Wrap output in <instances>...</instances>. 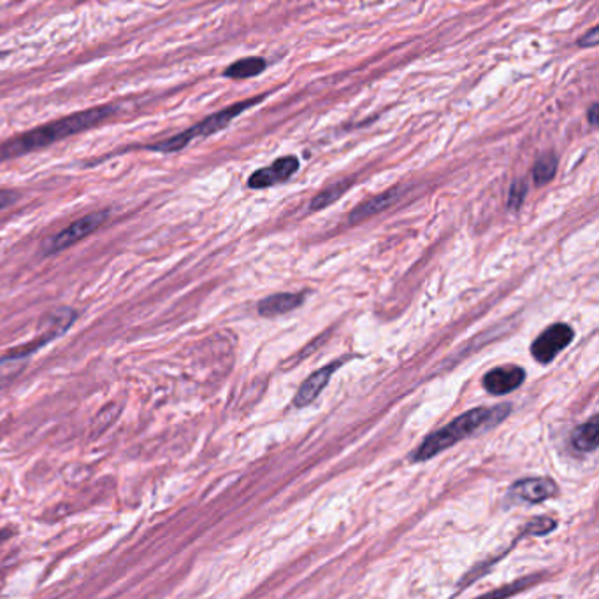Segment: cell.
I'll return each instance as SVG.
<instances>
[{"mask_svg":"<svg viewBox=\"0 0 599 599\" xmlns=\"http://www.w3.org/2000/svg\"><path fill=\"white\" fill-rule=\"evenodd\" d=\"M51 319L53 321H51L50 328L45 332V335L37 336V338H34L32 342H28L25 345H22V347L7 353L0 361L25 358V356H30L32 353L39 351L43 345L50 344L53 338H56V336H60L69 330V326L76 321V312L71 311V309H60V311H56L51 315Z\"/></svg>","mask_w":599,"mask_h":599,"instance_id":"8992f818","label":"cell"},{"mask_svg":"<svg viewBox=\"0 0 599 599\" xmlns=\"http://www.w3.org/2000/svg\"><path fill=\"white\" fill-rule=\"evenodd\" d=\"M599 424L598 417L594 415L589 423L576 428L572 438L574 449L580 453H593L598 449Z\"/></svg>","mask_w":599,"mask_h":599,"instance_id":"4fadbf2b","label":"cell"},{"mask_svg":"<svg viewBox=\"0 0 599 599\" xmlns=\"http://www.w3.org/2000/svg\"><path fill=\"white\" fill-rule=\"evenodd\" d=\"M259 100H260V96H259V98H253V100L241 102V104H236V105L228 107V109H224V111H220V113H217V115H213V116H209V118H206L204 121H200L199 125L192 126L190 130H187V132H183V134H179V135H176V137H171V139H168V141H164V143L150 145L148 149H151V151H158V153H176V151L187 147V145H190L194 139L208 137V135H211V134L220 132V130L225 128V126H227L230 121L234 120L238 115H241L245 109H249L251 105H255Z\"/></svg>","mask_w":599,"mask_h":599,"instance_id":"3957f363","label":"cell"},{"mask_svg":"<svg viewBox=\"0 0 599 599\" xmlns=\"http://www.w3.org/2000/svg\"><path fill=\"white\" fill-rule=\"evenodd\" d=\"M302 302H304V295L300 293H278L264 298L257 305V311L264 317H275L287 312L296 311L302 305Z\"/></svg>","mask_w":599,"mask_h":599,"instance_id":"8fae6325","label":"cell"},{"mask_svg":"<svg viewBox=\"0 0 599 599\" xmlns=\"http://www.w3.org/2000/svg\"><path fill=\"white\" fill-rule=\"evenodd\" d=\"M18 200V193L13 190H0V209L13 205Z\"/></svg>","mask_w":599,"mask_h":599,"instance_id":"ffe728a7","label":"cell"},{"mask_svg":"<svg viewBox=\"0 0 599 599\" xmlns=\"http://www.w3.org/2000/svg\"><path fill=\"white\" fill-rule=\"evenodd\" d=\"M589 121H591V125H596V123H598V105H593V107H591Z\"/></svg>","mask_w":599,"mask_h":599,"instance_id":"7402d4cb","label":"cell"},{"mask_svg":"<svg viewBox=\"0 0 599 599\" xmlns=\"http://www.w3.org/2000/svg\"><path fill=\"white\" fill-rule=\"evenodd\" d=\"M111 113H113L111 107H97V109L83 111L73 116L62 118V120L53 121V123L39 126L36 130H30L5 145H0V162L11 160L15 156H22L30 151L41 149V147H48L56 141H62L69 135L79 134L86 128H92V126L99 125L100 121L106 120Z\"/></svg>","mask_w":599,"mask_h":599,"instance_id":"6da1fadb","label":"cell"},{"mask_svg":"<svg viewBox=\"0 0 599 599\" xmlns=\"http://www.w3.org/2000/svg\"><path fill=\"white\" fill-rule=\"evenodd\" d=\"M350 181H340L332 186H329L327 190L317 195L313 200H311V211H320V209H325L329 207L330 204H334L336 200H340L345 193L349 192Z\"/></svg>","mask_w":599,"mask_h":599,"instance_id":"9a60e30c","label":"cell"},{"mask_svg":"<svg viewBox=\"0 0 599 599\" xmlns=\"http://www.w3.org/2000/svg\"><path fill=\"white\" fill-rule=\"evenodd\" d=\"M574 338V332L572 326H568L564 323L552 324L533 342L531 353H533L534 360L540 361V363H550V361L555 360V356L561 351H564L572 344Z\"/></svg>","mask_w":599,"mask_h":599,"instance_id":"5b68a950","label":"cell"},{"mask_svg":"<svg viewBox=\"0 0 599 599\" xmlns=\"http://www.w3.org/2000/svg\"><path fill=\"white\" fill-rule=\"evenodd\" d=\"M341 363H343V360L334 361V363H330V364L324 366L322 370L311 374V375L302 383V385H300V391H298V394H296V398H294V405L300 408L306 407V405H310V404H313V402L319 398V394L324 391L325 385L329 384V379L332 377V374L336 372V368H338Z\"/></svg>","mask_w":599,"mask_h":599,"instance_id":"30bf717a","label":"cell"},{"mask_svg":"<svg viewBox=\"0 0 599 599\" xmlns=\"http://www.w3.org/2000/svg\"><path fill=\"white\" fill-rule=\"evenodd\" d=\"M300 168V160L296 156H283L276 160L273 165L260 168L255 174H251L249 179V186L251 190H264L269 186H275L278 183L287 181L290 175H294Z\"/></svg>","mask_w":599,"mask_h":599,"instance_id":"52a82bcc","label":"cell"},{"mask_svg":"<svg viewBox=\"0 0 599 599\" xmlns=\"http://www.w3.org/2000/svg\"><path fill=\"white\" fill-rule=\"evenodd\" d=\"M107 216H109V211H97V213H90L86 216L79 217L77 221L71 223L62 232L55 234L53 237L45 242L43 255L51 256V255H56V253H62V251L73 247L77 242L92 235L99 226L106 223Z\"/></svg>","mask_w":599,"mask_h":599,"instance_id":"277c9868","label":"cell"},{"mask_svg":"<svg viewBox=\"0 0 599 599\" xmlns=\"http://www.w3.org/2000/svg\"><path fill=\"white\" fill-rule=\"evenodd\" d=\"M555 170H557V158L549 153V155H543L536 165L533 168V175H534V183L538 186H543L550 183L555 175Z\"/></svg>","mask_w":599,"mask_h":599,"instance_id":"2e32d148","label":"cell"},{"mask_svg":"<svg viewBox=\"0 0 599 599\" xmlns=\"http://www.w3.org/2000/svg\"><path fill=\"white\" fill-rule=\"evenodd\" d=\"M525 192H527V186H525L524 181H517L513 186H512V192H510V200H508V207L510 211H519L523 202H524Z\"/></svg>","mask_w":599,"mask_h":599,"instance_id":"ac0fdd59","label":"cell"},{"mask_svg":"<svg viewBox=\"0 0 599 599\" xmlns=\"http://www.w3.org/2000/svg\"><path fill=\"white\" fill-rule=\"evenodd\" d=\"M525 381V372L521 366H500L491 370L485 377H483V387L494 394V396H503L508 394L512 391H515L517 387H521Z\"/></svg>","mask_w":599,"mask_h":599,"instance_id":"9c48e42d","label":"cell"},{"mask_svg":"<svg viewBox=\"0 0 599 599\" xmlns=\"http://www.w3.org/2000/svg\"><path fill=\"white\" fill-rule=\"evenodd\" d=\"M401 190L400 188H394V190H389V192L381 193L378 195L375 198L368 200L366 204L355 207L350 215V223H359V221H364L368 217L375 216L378 213L385 211L387 207H391L398 198H400Z\"/></svg>","mask_w":599,"mask_h":599,"instance_id":"7c38bea8","label":"cell"},{"mask_svg":"<svg viewBox=\"0 0 599 599\" xmlns=\"http://www.w3.org/2000/svg\"><path fill=\"white\" fill-rule=\"evenodd\" d=\"M536 580H538V576H534V578H523V580H519V582L508 584V585H504V587H500V589H496V591H491V593H487V594H483V596H480V598L476 599H508L510 596H513V594H517V593H521V591L527 589V585L534 584Z\"/></svg>","mask_w":599,"mask_h":599,"instance_id":"e0dca14e","label":"cell"},{"mask_svg":"<svg viewBox=\"0 0 599 599\" xmlns=\"http://www.w3.org/2000/svg\"><path fill=\"white\" fill-rule=\"evenodd\" d=\"M264 67H266V62L262 58L253 56V58H245V60L232 64L225 71V75L232 77V79H247V77H253V75L262 73Z\"/></svg>","mask_w":599,"mask_h":599,"instance_id":"5bb4252c","label":"cell"},{"mask_svg":"<svg viewBox=\"0 0 599 599\" xmlns=\"http://www.w3.org/2000/svg\"><path fill=\"white\" fill-rule=\"evenodd\" d=\"M510 410H512V405L504 404L498 407L473 408L466 414L459 415L445 428L431 433L422 442V445L411 454V461H415V463L427 461V459L447 451L457 442L472 436L474 433L500 424L501 421H504L508 417Z\"/></svg>","mask_w":599,"mask_h":599,"instance_id":"7a4b0ae2","label":"cell"},{"mask_svg":"<svg viewBox=\"0 0 599 599\" xmlns=\"http://www.w3.org/2000/svg\"><path fill=\"white\" fill-rule=\"evenodd\" d=\"M557 494V485L552 479H524L512 485L510 496L524 504H542Z\"/></svg>","mask_w":599,"mask_h":599,"instance_id":"ba28073f","label":"cell"},{"mask_svg":"<svg viewBox=\"0 0 599 599\" xmlns=\"http://www.w3.org/2000/svg\"><path fill=\"white\" fill-rule=\"evenodd\" d=\"M596 45H598V28H591L589 35L580 39V46H587V48H591V46H596Z\"/></svg>","mask_w":599,"mask_h":599,"instance_id":"44dd1931","label":"cell"},{"mask_svg":"<svg viewBox=\"0 0 599 599\" xmlns=\"http://www.w3.org/2000/svg\"><path fill=\"white\" fill-rule=\"evenodd\" d=\"M555 526H557V523L553 519H550V517H538V519H534V521H531L527 524V531L531 534H547Z\"/></svg>","mask_w":599,"mask_h":599,"instance_id":"d6986e66","label":"cell"}]
</instances>
